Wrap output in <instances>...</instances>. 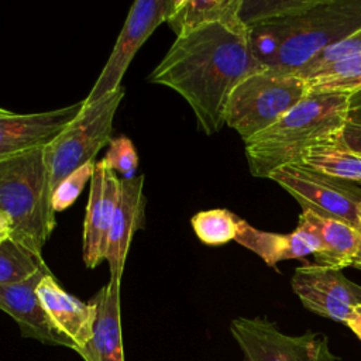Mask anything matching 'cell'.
<instances>
[{
	"label": "cell",
	"instance_id": "6da1fadb",
	"mask_svg": "<svg viewBox=\"0 0 361 361\" xmlns=\"http://www.w3.org/2000/svg\"><path fill=\"white\" fill-rule=\"evenodd\" d=\"M264 68L252 54L247 27L212 24L175 38L148 80L179 93L190 106L197 127L213 135L226 126L231 92L244 78Z\"/></svg>",
	"mask_w": 361,
	"mask_h": 361
},
{
	"label": "cell",
	"instance_id": "9a60e30c",
	"mask_svg": "<svg viewBox=\"0 0 361 361\" xmlns=\"http://www.w3.org/2000/svg\"><path fill=\"white\" fill-rule=\"evenodd\" d=\"M37 295L52 326L75 344V351L79 354L92 338L93 305L68 293L52 272L42 276L37 286Z\"/></svg>",
	"mask_w": 361,
	"mask_h": 361
},
{
	"label": "cell",
	"instance_id": "d6a6232c",
	"mask_svg": "<svg viewBox=\"0 0 361 361\" xmlns=\"http://www.w3.org/2000/svg\"><path fill=\"white\" fill-rule=\"evenodd\" d=\"M6 111H8V110H6V109H3V107H0V114H4Z\"/></svg>",
	"mask_w": 361,
	"mask_h": 361
},
{
	"label": "cell",
	"instance_id": "8992f818",
	"mask_svg": "<svg viewBox=\"0 0 361 361\" xmlns=\"http://www.w3.org/2000/svg\"><path fill=\"white\" fill-rule=\"evenodd\" d=\"M124 93L120 86L90 104L83 103L76 118L44 148L51 190L73 171L94 161L96 154L110 142L113 120Z\"/></svg>",
	"mask_w": 361,
	"mask_h": 361
},
{
	"label": "cell",
	"instance_id": "5b68a950",
	"mask_svg": "<svg viewBox=\"0 0 361 361\" xmlns=\"http://www.w3.org/2000/svg\"><path fill=\"white\" fill-rule=\"evenodd\" d=\"M309 94L306 80L296 72L264 68L244 78L231 92L224 124L245 141L272 126Z\"/></svg>",
	"mask_w": 361,
	"mask_h": 361
},
{
	"label": "cell",
	"instance_id": "8fae6325",
	"mask_svg": "<svg viewBox=\"0 0 361 361\" xmlns=\"http://www.w3.org/2000/svg\"><path fill=\"white\" fill-rule=\"evenodd\" d=\"M83 100L41 113L0 114V161L35 148H45L80 113Z\"/></svg>",
	"mask_w": 361,
	"mask_h": 361
},
{
	"label": "cell",
	"instance_id": "4fadbf2b",
	"mask_svg": "<svg viewBox=\"0 0 361 361\" xmlns=\"http://www.w3.org/2000/svg\"><path fill=\"white\" fill-rule=\"evenodd\" d=\"M48 272L51 271L45 264L30 278L1 285L0 310L6 312L16 320L24 337L35 338L44 344L68 347L75 351V344L52 326L37 295V286Z\"/></svg>",
	"mask_w": 361,
	"mask_h": 361
},
{
	"label": "cell",
	"instance_id": "f546056e",
	"mask_svg": "<svg viewBox=\"0 0 361 361\" xmlns=\"http://www.w3.org/2000/svg\"><path fill=\"white\" fill-rule=\"evenodd\" d=\"M11 237V224L6 216L0 213V243Z\"/></svg>",
	"mask_w": 361,
	"mask_h": 361
},
{
	"label": "cell",
	"instance_id": "d6986e66",
	"mask_svg": "<svg viewBox=\"0 0 361 361\" xmlns=\"http://www.w3.org/2000/svg\"><path fill=\"white\" fill-rule=\"evenodd\" d=\"M241 4L243 0H178L166 23L176 38L212 24L245 27L240 18Z\"/></svg>",
	"mask_w": 361,
	"mask_h": 361
},
{
	"label": "cell",
	"instance_id": "484cf974",
	"mask_svg": "<svg viewBox=\"0 0 361 361\" xmlns=\"http://www.w3.org/2000/svg\"><path fill=\"white\" fill-rule=\"evenodd\" d=\"M96 162L90 161L71 175H68L54 190H52V207L56 212H62L72 206L78 196L80 195L82 189L87 182H90L93 172H94Z\"/></svg>",
	"mask_w": 361,
	"mask_h": 361
},
{
	"label": "cell",
	"instance_id": "ac0fdd59",
	"mask_svg": "<svg viewBox=\"0 0 361 361\" xmlns=\"http://www.w3.org/2000/svg\"><path fill=\"white\" fill-rule=\"evenodd\" d=\"M235 241L255 252L269 267H275L281 261L313 255L319 248L316 237L303 228L296 227L289 234L269 233L255 228L243 219H240Z\"/></svg>",
	"mask_w": 361,
	"mask_h": 361
},
{
	"label": "cell",
	"instance_id": "e0dca14e",
	"mask_svg": "<svg viewBox=\"0 0 361 361\" xmlns=\"http://www.w3.org/2000/svg\"><path fill=\"white\" fill-rule=\"evenodd\" d=\"M298 227L309 231L317 240L319 248L313 254V264L334 269L351 267L360 243L358 227L307 210H302Z\"/></svg>",
	"mask_w": 361,
	"mask_h": 361
},
{
	"label": "cell",
	"instance_id": "83f0119b",
	"mask_svg": "<svg viewBox=\"0 0 361 361\" xmlns=\"http://www.w3.org/2000/svg\"><path fill=\"white\" fill-rule=\"evenodd\" d=\"M340 140L347 148L361 155V104L351 106Z\"/></svg>",
	"mask_w": 361,
	"mask_h": 361
},
{
	"label": "cell",
	"instance_id": "52a82bcc",
	"mask_svg": "<svg viewBox=\"0 0 361 361\" xmlns=\"http://www.w3.org/2000/svg\"><path fill=\"white\" fill-rule=\"evenodd\" d=\"M268 179L285 189L302 206V210L360 227L361 186L324 175L300 162L278 168Z\"/></svg>",
	"mask_w": 361,
	"mask_h": 361
},
{
	"label": "cell",
	"instance_id": "603a6c76",
	"mask_svg": "<svg viewBox=\"0 0 361 361\" xmlns=\"http://www.w3.org/2000/svg\"><path fill=\"white\" fill-rule=\"evenodd\" d=\"M196 237L207 245H221L235 240L240 217L227 209L197 212L190 220Z\"/></svg>",
	"mask_w": 361,
	"mask_h": 361
},
{
	"label": "cell",
	"instance_id": "4dcf8cb0",
	"mask_svg": "<svg viewBox=\"0 0 361 361\" xmlns=\"http://www.w3.org/2000/svg\"><path fill=\"white\" fill-rule=\"evenodd\" d=\"M358 231H360V243H358V248H357V252L353 258V262H351V267L357 268L361 271V226L358 227Z\"/></svg>",
	"mask_w": 361,
	"mask_h": 361
},
{
	"label": "cell",
	"instance_id": "d4e9b609",
	"mask_svg": "<svg viewBox=\"0 0 361 361\" xmlns=\"http://www.w3.org/2000/svg\"><path fill=\"white\" fill-rule=\"evenodd\" d=\"M106 168L120 173L123 179H131L138 166V155L133 141L126 135H118L110 140L109 149L102 159Z\"/></svg>",
	"mask_w": 361,
	"mask_h": 361
},
{
	"label": "cell",
	"instance_id": "cb8c5ba5",
	"mask_svg": "<svg viewBox=\"0 0 361 361\" xmlns=\"http://www.w3.org/2000/svg\"><path fill=\"white\" fill-rule=\"evenodd\" d=\"M314 3L316 0H243L240 18L251 28L300 13Z\"/></svg>",
	"mask_w": 361,
	"mask_h": 361
},
{
	"label": "cell",
	"instance_id": "7402d4cb",
	"mask_svg": "<svg viewBox=\"0 0 361 361\" xmlns=\"http://www.w3.org/2000/svg\"><path fill=\"white\" fill-rule=\"evenodd\" d=\"M45 265L42 254L30 250L14 238L0 243V286L32 276Z\"/></svg>",
	"mask_w": 361,
	"mask_h": 361
},
{
	"label": "cell",
	"instance_id": "44dd1931",
	"mask_svg": "<svg viewBox=\"0 0 361 361\" xmlns=\"http://www.w3.org/2000/svg\"><path fill=\"white\" fill-rule=\"evenodd\" d=\"M299 162L324 175L361 186V155L347 148L340 137L314 145Z\"/></svg>",
	"mask_w": 361,
	"mask_h": 361
},
{
	"label": "cell",
	"instance_id": "30bf717a",
	"mask_svg": "<svg viewBox=\"0 0 361 361\" xmlns=\"http://www.w3.org/2000/svg\"><path fill=\"white\" fill-rule=\"evenodd\" d=\"M290 283L307 310L334 322L345 324L353 309L361 305V286L341 269L305 262L295 269Z\"/></svg>",
	"mask_w": 361,
	"mask_h": 361
},
{
	"label": "cell",
	"instance_id": "5bb4252c",
	"mask_svg": "<svg viewBox=\"0 0 361 361\" xmlns=\"http://www.w3.org/2000/svg\"><path fill=\"white\" fill-rule=\"evenodd\" d=\"M145 219L144 175L120 179V193L110 226L104 259L109 262L110 279L123 276L127 254L137 230L142 228Z\"/></svg>",
	"mask_w": 361,
	"mask_h": 361
},
{
	"label": "cell",
	"instance_id": "f1b7e54d",
	"mask_svg": "<svg viewBox=\"0 0 361 361\" xmlns=\"http://www.w3.org/2000/svg\"><path fill=\"white\" fill-rule=\"evenodd\" d=\"M345 326L350 327V330L360 338L361 341V305L355 306L353 309L351 316L348 317V320L345 322Z\"/></svg>",
	"mask_w": 361,
	"mask_h": 361
},
{
	"label": "cell",
	"instance_id": "ba28073f",
	"mask_svg": "<svg viewBox=\"0 0 361 361\" xmlns=\"http://www.w3.org/2000/svg\"><path fill=\"white\" fill-rule=\"evenodd\" d=\"M230 331L245 361H341L324 334L289 336L262 317H237L231 320Z\"/></svg>",
	"mask_w": 361,
	"mask_h": 361
},
{
	"label": "cell",
	"instance_id": "7a4b0ae2",
	"mask_svg": "<svg viewBox=\"0 0 361 361\" xmlns=\"http://www.w3.org/2000/svg\"><path fill=\"white\" fill-rule=\"evenodd\" d=\"M361 27V0H316L296 14L248 28L257 61L296 72L330 45Z\"/></svg>",
	"mask_w": 361,
	"mask_h": 361
},
{
	"label": "cell",
	"instance_id": "ffe728a7",
	"mask_svg": "<svg viewBox=\"0 0 361 361\" xmlns=\"http://www.w3.org/2000/svg\"><path fill=\"white\" fill-rule=\"evenodd\" d=\"M298 75L306 80L310 94L343 93L351 97V106L361 104V55Z\"/></svg>",
	"mask_w": 361,
	"mask_h": 361
},
{
	"label": "cell",
	"instance_id": "277c9868",
	"mask_svg": "<svg viewBox=\"0 0 361 361\" xmlns=\"http://www.w3.org/2000/svg\"><path fill=\"white\" fill-rule=\"evenodd\" d=\"M0 213L11 238L41 254L56 224L44 148L0 161Z\"/></svg>",
	"mask_w": 361,
	"mask_h": 361
},
{
	"label": "cell",
	"instance_id": "1f68e13d",
	"mask_svg": "<svg viewBox=\"0 0 361 361\" xmlns=\"http://www.w3.org/2000/svg\"><path fill=\"white\" fill-rule=\"evenodd\" d=\"M358 223L361 226V203H360V207H358Z\"/></svg>",
	"mask_w": 361,
	"mask_h": 361
},
{
	"label": "cell",
	"instance_id": "3957f363",
	"mask_svg": "<svg viewBox=\"0 0 361 361\" xmlns=\"http://www.w3.org/2000/svg\"><path fill=\"white\" fill-rule=\"evenodd\" d=\"M350 109L348 94H309L272 126L244 141L251 175L269 178L278 168L299 162L314 145L340 137Z\"/></svg>",
	"mask_w": 361,
	"mask_h": 361
},
{
	"label": "cell",
	"instance_id": "2e32d148",
	"mask_svg": "<svg viewBox=\"0 0 361 361\" xmlns=\"http://www.w3.org/2000/svg\"><path fill=\"white\" fill-rule=\"evenodd\" d=\"M120 286V279H109L89 300L94 307V322L92 338L79 353L85 361H124Z\"/></svg>",
	"mask_w": 361,
	"mask_h": 361
},
{
	"label": "cell",
	"instance_id": "7c38bea8",
	"mask_svg": "<svg viewBox=\"0 0 361 361\" xmlns=\"http://www.w3.org/2000/svg\"><path fill=\"white\" fill-rule=\"evenodd\" d=\"M89 183L82 248L83 262L92 269L104 261L106 257L109 231L120 193V179L116 172L99 161Z\"/></svg>",
	"mask_w": 361,
	"mask_h": 361
},
{
	"label": "cell",
	"instance_id": "4316f807",
	"mask_svg": "<svg viewBox=\"0 0 361 361\" xmlns=\"http://www.w3.org/2000/svg\"><path fill=\"white\" fill-rule=\"evenodd\" d=\"M361 55V27L355 30L348 37L343 38L341 41L330 45L324 51H322L317 56H314L306 66L296 71L298 73H307L312 71H316L319 68H323L326 65H330L337 61L348 59Z\"/></svg>",
	"mask_w": 361,
	"mask_h": 361
},
{
	"label": "cell",
	"instance_id": "9c48e42d",
	"mask_svg": "<svg viewBox=\"0 0 361 361\" xmlns=\"http://www.w3.org/2000/svg\"><path fill=\"white\" fill-rule=\"evenodd\" d=\"M176 4L178 0H137L133 3L104 68L83 99L85 104H90L121 86V79L138 49L159 24L166 23Z\"/></svg>",
	"mask_w": 361,
	"mask_h": 361
}]
</instances>
